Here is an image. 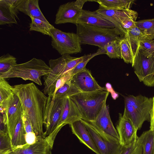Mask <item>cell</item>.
<instances>
[{"mask_svg": "<svg viewBox=\"0 0 154 154\" xmlns=\"http://www.w3.org/2000/svg\"><path fill=\"white\" fill-rule=\"evenodd\" d=\"M80 92V91L71 83L70 80L58 90L55 93L54 98L69 97Z\"/></svg>", "mask_w": 154, "mask_h": 154, "instance_id": "obj_29", "label": "cell"}, {"mask_svg": "<svg viewBox=\"0 0 154 154\" xmlns=\"http://www.w3.org/2000/svg\"><path fill=\"white\" fill-rule=\"evenodd\" d=\"M96 11L105 19L112 22L115 26L120 34V37L124 38L126 32L122 26V22L129 17H137L138 14L134 11L129 9L116 10L106 9L100 6Z\"/></svg>", "mask_w": 154, "mask_h": 154, "instance_id": "obj_13", "label": "cell"}, {"mask_svg": "<svg viewBox=\"0 0 154 154\" xmlns=\"http://www.w3.org/2000/svg\"><path fill=\"white\" fill-rule=\"evenodd\" d=\"M117 131L119 137V141L122 146L130 145L138 137L137 130L131 120L128 118L119 114V120L116 126Z\"/></svg>", "mask_w": 154, "mask_h": 154, "instance_id": "obj_15", "label": "cell"}, {"mask_svg": "<svg viewBox=\"0 0 154 154\" xmlns=\"http://www.w3.org/2000/svg\"><path fill=\"white\" fill-rule=\"evenodd\" d=\"M31 22L29 25L30 31H34L50 36V31L54 27L48 21L38 18L30 17Z\"/></svg>", "mask_w": 154, "mask_h": 154, "instance_id": "obj_26", "label": "cell"}, {"mask_svg": "<svg viewBox=\"0 0 154 154\" xmlns=\"http://www.w3.org/2000/svg\"><path fill=\"white\" fill-rule=\"evenodd\" d=\"M18 11L14 0H0V25L17 24Z\"/></svg>", "mask_w": 154, "mask_h": 154, "instance_id": "obj_20", "label": "cell"}, {"mask_svg": "<svg viewBox=\"0 0 154 154\" xmlns=\"http://www.w3.org/2000/svg\"><path fill=\"white\" fill-rule=\"evenodd\" d=\"M53 148L42 136H37L36 141L21 148L11 150L8 154H52Z\"/></svg>", "mask_w": 154, "mask_h": 154, "instance_id": "obj_16", "label": "cell"}, {"mask_svg": "<svg viewBox=\"0 0 154 154\" xmlns=\"http://www.w3.org/2000/svg\"><path fill=\"white\" fill-rule=\"evenodd\" d=\"M88 1L91 0H77L61 5L55 16V23L60 24L71 23L77 25L83 5Z\"/></svg>", "mask_w": 154, "mask_h": 154, "instance_id": "obj_10", "label": "cell"}, {"mask_svg": "<svg viewBox=\"0 0 154 154\" xmlns=\"http://www.w3.org/2000/svg\"><path fill=\"white\" fill-rule=\"evenodd\" d=\"M69 125L72 134L81 143L96 154H100L90 133L80 119L75 121Z\"/></svg>", "mask_w": 154, "mask_h": 154, "instance_id": "obj_17", "label": "cell"}, {"mask_svg": "<svg viewBox=\"0 0 154 154\" xmlns=\"http://www.w3.org/2000/svg\"><path fill=\"white\" fill-rule=\"evenodd\" d=\"M91 1L97 2L99 6L110 9H129L135 1L133 0H98Z\"/></svg>", "mask_w": 154, "mask_h": 154, "instance_id": "obj_25", "label": "cell"}, {"mask_svg": "<svg viewBox=\"0 0 154 154\" xmlns=\"http://www.w3.org/2000/svg\"><path fill=\"white\" fill-rule=\"evenodd\" d=\"M78 24H85L102 28H115L112 22L104 18L96 11H92L83 9L78 19Z\"/></svg>", "mask_w": 154, "mask_h": 154, "instance_id": "obj_19", "label": "cell"}, {"mask_svg": "<svg viewBox=\"0 0 154 154\" xmlns=\"http://www.w3.org/2000/svg\"><path fill=\"white\" fill-rule=\"evenodd\" d=\"M51 71L44 61L33 58L27 62L14 66L8 72L0 75V78H20L42 85L41 77Z\"/></svg>", "mask_w": 154, "mask_h": 154, "instance_id": "obj_4", "label": "cell"}, {"mask_svg": "<svg viewBox=\"0 0 154 154\" xmlns=\"http://www.w3.org/2000/svg\"><path fill=\"white\" fill-rule=\"evenodd\" d=\"M122 38H118L107 43L103 49L106 54L110 58H121L120 41Z\"/></svg>", "mask_w": 154, "mask_h": 154, "instance_id": "obj_27", "label": "cell"}, {"mask_svg": "<svg viewBox=\"0 0 154 154\" xmlns=\"http://www.w3.org/2000/svg\"><path fill=\"white\" fill-rule=\"evenodd\" d=\"M17 64L16 57L8 53L0 57V75L8 72L14 66Z\"/></svg>", "mask_w": 154, "mask_h": 154, "instance_id": "obj_31", "label": "cell"}, {"mask_svg": "<svg viewBox=\"0 0 154 154\" xmlns=\"http://www.w3.org/2000/svg\"><path fill=\"white\" fill-rule=\"evenodd\" d=\"M37 136L34 132L26 133L25 139L26 143L30 145L34 143L37 140Z\"/></svg>", "mask_w": 154, "mask_h": 154, "instance_id": "obj_39", "label": "cell"}, {"mask_svg": "<svg viewBox=\"0 0 154 154\" xmlns=\"http://www.w3.org/2000/svg\"><path fill=\"white\" fill-rule=\"evenodd\" d=\"M139 49L146 57L154 56V39L149 36L144 38L140 42Z\"/></svg>", "mask_w": 154, "mask_h": 154, "instance_id": "obj_33", "label": "cell"}, {"mask_svg": "<svg viewBox=\"0 0 154 154\" xmlns=\"http://www.w3.org/2000/svg\"><path fill=\"white\" fill-rule=\"evenodd\" d=\"M91 135L100 154H119L122 146L119 140L98 129L91 123L82 119Z\"/></svg>", "mask_w": 154, "mask_h": 154, "instance_id": "obj_7", "label": "cell"}, {"mask_svg": "<svg viewBox=\"0 0 154 154\" xmlns=\"http://www.w3.org/2000/svg\"><path fill=\"white\" fill-rule=\"evenodd\" d=\"M71 83L81 92H90L106 89L101 87L86 68L73 75Z\"/></svg>", "mask_w": 154, "mask_h": 154, "instance_id": "obj_14", "label": "cell"}, {"mask_svg": "<svg viewBox=\"0 0 154 154\" xmlns=\"http://www.w3.org/2000/svg\"><path fill=\"white\" fill-rule=\"evenodd\" d=\"M76 25L81 45H93L103 49L107 43L120 37L116 28H102L85 24Z\"/></svg>", "mask_w": 154, "mask_h": 154, "instance_id": "obj_5", "label": "cell"}, {"mask_svg": "<svg viewBox=\"0 0 154 154\" xmlns=\"http://www.w3.org/2000/svg\"><path fill=\"white\" fill-rule=\"evenodd\" d=\"M44 119L45 131L42 136L47 140L55 129L61 116L64 98L48 96Z\"/></svg>", "mask_w": 154, "mask_h": 154, "instance_id": "obj_9", "label": "cell"}, {"mask_svg": "<svg viewBox=\"0 0 154 154\" xmlns=\"http://www.w3.org/2000/svg\"><path fill=\"white\" fill-rule=\"evenodd\" d=\"M153 154H154V150H153Z\"/></svg>", "mask_w": 154, "mask_h": 154, "instance_id": "obj_41", "label": "cell"}, {"mask_svg": "<svg viewBox=\"0 0 154 154\" xmlns=\"http://www.w3.org/2000/svg\"><path fill=\"white\" fill-rule=\"evenodd\" d=\"M137 17H129L124 20L121 23L122 26L125 30L136 27L135 22Z\"/></svg>", "mask_w": 154, "mask_h": 154, "instance_id": "obj_37", "label": "cell"}, {"mask_svg": "<svg viewBox=\"0 0 154 154\" xmlns=\"http://www.w3.org/2000/svg\"><path fill=\"white\" fill-rule=\"evenodd\" d=\"M142 143V154H153L154 148V131L150 130L143 133Z\"/></svg>", "mask_w": 154, "mask_h": 154, "instance_id": "obj_28", "label": "cell"}, {"mask_svg": "<svg viewBox=\"0 0 154 154\" xmlns=\"http://www.w3.org/2000/svg\"><path fill=\"white\" fill-rule=\"evenodd\" d=\"M11 149V139L8 132H0V154H5Z\"/></svg>", "mask_w": 154, "mask_h": 154, "instance_id": "obj_36", "label": "cell"}, {"mask_svg": "<svg viewBox=\"0 0 154 154\" xmlns=\"http://www.w3.org/2000/svg\"><path fill=\"white\" fill-rule=\"evenodd\" d=\"M22 119L26 133L34 132L31 123L23 112L22 116Z\"/></svg>", "mask_w": 154, "mask_h": 154, "instance_id": "obj_38", "label": "cell"}, {"mask_svg": "<svg viewBox=\"0 0 154 154\" xmlns=\"http://www.w3.org/2000/svg\"><path fill=\"white\" fill-rule=\"evenodd\" d=\"M81 119L80 113L74 103L69 97L65 98L57 126L51 137L46 140L51 146L53 147L57 135L64 126L70 125L75 121Z\"/></svg>", "mask_w": 154, "mask_h": 154, "instance_id": "obj_11", "label": "cell"}, {"mask_svg": "<svg viewBox=\"0 0 154 154\" xmlns=\"http://www.w3.org/2000/svg\"><path fill=\"white\" fill-rule=\"evenodd\" d=\"M126 34L125 37L127 39L134 59L139 48L141 40L148 36L144 34L137 27L126 30Z\"/></svg>", "mask_w": 154, "mask_h": 154, "instance_id": "obj_22", "label": "cell"}, {"mask_svg": "<svg viewBox=\"0 0 154 154\" xmlns=\"http://www.w3.org/2000/svg\"><path fill=\"white\" fill-rule=\"evenodd\" d=\"M132 66L140 82L149 87H154V56L147 57L139 49Z\"/></svg>", "mask_w": 154, "mask_h": 154, "instance_id": "obj_8", "label": "cell"}, {"mask_svg": "<svg viewBox=\"0 0 154 154\" xmlns=\"http://www.w3.org/2000/svg\"><path fill=\"white\" fill-rule=\"evenodd\" d=\"M153 39H154V36L153 37Z\"/></svg>", "mask_w": 154, "mask_h": 154, "instance_id": "obj_42", "label": "cell"}, {"mask_svg": "<svg viewBox=\"0 0 154 154\" xmlns=\"http://www.w3.org/2000/svg\"></svg>", "mask_w": 154, "mask_h": 154, "instance_id": "obj_43", "label": "cell"}, {"mask_svg": "<svg viewBox=\"0 0 154 154\" xmlns=\"http://www.w3.org/2000/svg\"><path fill=\"white\" fill-rule=\"evenodd\" d=\"M26 134L21 117L16 126L11 139V150L23 147L27 144L25 139Z\"/></svg>", "mask_w": 154, "mask_h": 154, "instance_id": "obj_23", "label": "cell"}, {"mask_svg": "<svg viewBox=\"0 0 154 154\" xmlns=\"http://www.w3.org/2000/svg\"><path fill=\"white\" fill-rule=\"evenodd\" d=\"M136 27L146 35L154 36V18L139 20L135 22Z\"/></svg>", "mask_w": 154, "mask_h": 154, "instance_id": "obj_32", "label": "cell"}, {"mask_svg": "<svg viewBox=\"0 0 154 154\" xmlns=\"http://www.w3.org/2000/svg\"><path fill=\"white\" fill-rule=\"evenodd\" d=\"M13 86L4 78H0V107L4 109L14 94Z\"/></svg>", "mask_w": 154, "mask_h": 154, "instance_id": "obj_24", "label": "cell"}, {"mask_svg": "<svg viewBox=\"0 0 154 154\" xmlns=\"http://www.w3.org/2000/svg\"><path fill=\"white\" fill-rule=\"evenodd\" d=\"M153 104L150 113V130L154 131V96L152 98Z\"/></svg>", "mask_w": 154, "mask_h": 154, "instance_id": "obj_40", "label": "cell"}, {"mask_svg": "<svg viewBox=\"0 0 154 154\" xmlns=\"http://www.w3.org/2000/svg\"><path fill=\"white\" fill-rule=\"evenodd\" d=\"M105 54V52L104 49L99 48L97 52L95 53L85 55L83 60L71 71L70 72L73 75H74L86 68V66L87 63L93 57L99 54Z\"/></svg>", "mask_w": 154, "mask_h": 154, "instance_id": "obj_35", "label": "cell"}, {"mask_svg": "<svg viewBox=\"0 0 154 154\" xmlns=\"http://www.w3.org/2000/svg\"><path fill=\"white\" fill-rule=\"evenodd\" d=\"M109 94L106 89L93 92H81L69 97L77 108L81 119L91 123L95 121L106 104Z\"/></svg>", "mask_w": 154, "mask_h": 154, "instance_id": "obj_2", "label": "cell"}, {"mask_svg": "<svg viewBox=\"0 0 154 154\" xmlns=\"http://www.w3.org/2000/svg\"><path fill=\"white\" fill-rule=\"evenodd\" d=\"M17 9L28 16L48 21L40 9L38 0H14Z\"/></svg>", "mask_w": 154, "mask_h": 154, "instance_id": "obj_21", "label": "cell"}, {"mask_svg": "<svg viewBox=\"0 0 154 154\" xmlns=\"http://www.w3.org/2000/svg\"><path fill=\"white\" fill-rule=\"evenodd\" d=\"M143 136V133L130 145L122 146L119 154H142L143 149L142 143Z\"/></svg>", "mask_w": 154, "mask_h": 154, "instance_id": "obj_30", "label": "cell"}, {"mask_svg": "<svg viewBox=\"0 0 154 154\" xmlns=\"http://www.w3.org/2000/svg\"><path fill=\"white\" fill-rule=\"evenodd\" d=\"M98 129L119 140L117 130L110 118L109 106L106 104L97 115L95 121L90 123Z\"/></svg>", "mask_w": 154, "mask_h": 154, "instance_id": "obj_18", "label": "cell"}, {"mask_svg": "<svg viewBox=\"0 0 154 154\" xmlns=\"http://www.w3.org/2000/svg\"><path fill=\"white\" fill-rule=\"evenodd\" d=\"M13 87L21 103L23 112L31 123L34 132L37 136H42L48 97L33 83Z\"/></svg>", "mask_w": 154, "mask_h": 154, "instance_id": "obj_1", "label": "cell"}, {"mask_svg": "<svg viewBox=\"0 0 154 154\" xmlns=\"http://www.w3.org/2000/svg\"><path fill=\"white\" fill-rule=\"evenodd\" d=\"M121 58L127 63L132 64L134 58L132 52L127 38H122L120 41Z\"/></svg>", "mask_w": 154, "mask_h": 154, "instance_id": "obj_34", "label": "cell"}, {"mask_svg": "<svg viewBox=\"0 0 154 154\" xmlns=\"http://www.w3.org/2000/svg\"><path fill=\"white\" fill-rule=\"evenodd\" d=\"M23 110L20 101L14 93L2 114L7 126L8 134L11 139L16 126L22 117Z\"/></svg>", "mask_w": 154, "mask_h": 154, "instance_id": "obj_12", "label": "cell"}, {"mask_svg": "<svg viewBox=\"0 0 154 154\" xmlns=\"http://www.w3.org/2000/svg\"><path fill=\"white\" fill-rule=\"evenodd\" d=\"M51 45L62 56L80 53L82 51L77 34L64 32L54 28L50 31Z\"/></svg>", "mask_w": 154, "mask_h": 154, "instance_id": "obj_6", "label": "cell"}, {"mask_svg": "<svg viewBox=\"0 0 154 154\" xmlns=\"http://www.w3.org/2000/svg\"><path fill=\"white\" fill-rule=\"evenodd\" d=\"M152 98L141 95H129L125 97L124 116L129 119L136 129H140L146 121L150 122Z\"/></svg>", "mask_w": 154, "mask_h": 154, "instance_id": "obj_3", "label": "cell"}]
</instances>
